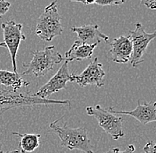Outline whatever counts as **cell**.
I'll use <instances>...</instances> for the list:
<instances>
[{"instance_id": "obj_7", "label": "cell", "mask_w": 156, "mask_h": 153, "mask_svg": "<svg viewBox=\"0 0 156 153\" xmlns=\"http://www.w3.org/2000/svg\"><path fill=\"white\" fill-rule=\"evenodd\" d=\"M4 35V43L9 50L12 65L14 73H17L16 56L21 41L26 40V36L22 33V24L16 23L14 20L3 22L1 24Z\"/></svg>"}, {"instance_id": "obj_10", "label": "cell", "mask_w": 156, "mask_h": 153, "mask_svg": "<svg viewBox=\"0 0 156 153\" xmlns=\"http://www.w3.org/2000/svg\"><path fill=\"white\" fill-rule=\"evenodd\" d=\"M109 113L115 114H125L131 116L138 120L141 124L146 125L156 120V103L154 101L149 103H140V100L137 101V106L132 111H117L114 110L113 107H109Z\"/></svg>"}, {"instance_id": "obj_16", "label": "cell", "mask_w": 156, "mask_h": 153, "mask_svg": "<svg viewBox=\"0 0 156 153\" xmlns=\"http://www.w3.org/2000/svg\"><path fill=\"white\" fill-rule=\"evenodd\" d=\"M124 2H125L124 0H112V1L99 0V1H94V4H96L99 6H108V5H120L123 4Z\"/></svg>"}, {"instance_id": "obj_3", "label": "cell", "mask_w": 156, "mask_h": 153, "mask_svg": "<svg viewBox=\"0 0 156 153\" xmlns=\"http://www.w3.org/2000/svg\"><path fill=\"white\" fill-rule=\"evenodd\" d=\"M55 46H47L44 50H36L33 52V58L29 64H24L23 67L27 70L20 75H34L36 77L45 75L50 71L53 69L55 65L64 60L63 56L55 51Z\"/></svg>"}, {"instance_id": "obj_9", "label": "cell", "mask_w": 156, "mask_h": 153, "mask_svg": "<svg viewBox=\"0 0 156 153\" xmlns=\"http://www.w3.org/2000/svg\"><path fill=\"white\" fill-rule=\"evenodd\" d=\"M105 76L106 74L103 70V65L98 61V57H95L83 73L74 75V82H76L81 87L95 85L97 88H101L105 84Z\"/></svg>"}, {"instance_id": "obj_20", "label": "cell", "mask_w": 156, "mask_h": 153, "mask_svg": "<svg viewBox=\"0 0 156 153\" xmlns=\"http://www.w3.org/2000/svg\"><path fill=\"white\" fill-rule=\"evenodd\" d=\"M141 4L146 5L147 8L152 10L156 9V1L155 0H143L141 1Z\"/></svg>"}, {"instance_id": "obj_12", "label": "cell", "mask_w": 156, "mask_h": 153, "mask_svg": "<svg viewBox=\"0 0 156 153\" xmlns=\"http://www.w3.org/2000/svg\"><path fill=\"white\" fill-rule=\"evenodd\" d=\"M70 30L77 34L78 41L87 45L99 43L101 39L105 42H108L109 40V37L100 31L99 26L96 24H88L83 27H72Z\"/></svg>"}, {"instance_id": "obj_18", "label": "cell", "mask_w": 156, "mask_h": 153, "mask_svg": "<svg viewBox=\"0 0 156 153\" xmlns=\"http://www.w3.org/2000/svg\"><path fill=\"white\" fill-rule=\"evenodd\" d=\"M11 4L7 1L0 0V17L5 15L10 9Z\"/></svg>"}, {"instance_id": "obj_23", "label": "cell", "mask_w": 156, "mask_h": 153, "mask_svg": "<svg viewBox=\"0 0 156 153\" xmlns=\"http://www.w3.org/2000/svg\"><path fill=\"white\" fill-rule=\"evenodd\" d=\"M0 47H5L6 48V46H5V44L4 43H0Z\"/></svg>"}, {"instance_id": "obj_8", "label": "cell", "mask_w": 156, "mask_h": 153, "mask_svg": "<svg viewBox=\"0 0 156 153\" xmlns=\"http://www.w3.org/2000/svg\"><path fill=\"white\" fill-rule=\"evenodd\" d=\"M75 74H71L68 69V62L64 61V64L58 70V72L51 77L44 85L41 87L37 92L33 96L41 99H48V97L53 93L66 88L68 82H74Z\"/></svg>"}, {"instance_id": "obj_2", "label": "cell", "mask_w": 156, "mask_h": 153, "mask_svg": "<svg viewBox=\"0 0 156 153\" xmlns=\"http://www.w3.org/2000/svg\"><path fill=\"white\" fill-rule=\"evenodd\" d=\"M37 105H61L69 106L71 102L69 100L41 99L33 95L19 93L11 88H0V116L5 112L12 108Z\"/></svg>"}, {"instance_id": "obj_4", "label": "cell", "mask_w": 156, "mask_h": 153, "mask_svg": "<svg viewBox=\"0 0 156 153\" xmlns=\"http://www.w3.org/2000/svg\"><path fill=\"white\" fill-rule=\"evenodd\" d=\"M63 32L61 17L59 16L57 2L53 1L45 7L44 12L38 17L36 24L35 33L40 39L51 42L55 37H58Z\"/></svg>"}, {"instance_id": "obj_15", "label": "cell", "mask_w": 156, "mask_h": 153, "mask_svg": "<svg viewBox=\"0 0 156 153\" xmlns=\"http://www.w3.org/2000/svg\"><path fill=\"white\" fill-rule=\"evenodd\" d=\"M12 134L20 137V142L19 143L20 153L32 152L40 146V134H20L18 132H12Z\"/></svg>"}, {"instance_id": "obj_11", "label": "cell", "mask_w": 156, "mask_h": 153, "mask_svg": "<svg viewBox=\"0 0 156 153\" xmlns=\"http://www.w3.org/2000/svg\"><path fill=\"white\" fill-rule=\"evenodd\" d=\"M109 53L112 60L115 63L124 64L130 61L132 55V44L129 38L125 36H121L113 40L110 44Z\"/></svg>"}, {"instance_id": "obj_13", "label": "cell", "mask_w": 156, "mask_h": 153, "mask_svg": "<svg viewBox=\"0 0 156 153\" xmlns=\"http://www.w3.org/2000/svg\"><path fill=\"white\" fill-rule=\"evenodd\" d=\"M98 43H94L92 45H87L84 43H82L80 41L74 42L71 48L64 55V59L67 62L77 60L82 61L83 59H88L92 57L94 49L97 47Z\"/></svg>"}, {"instance_id": "obj_5", "label": "cell", "mask_w": 156, "mask_h": 153, "mask_svg": "<svg viewBox=\"0 0 156 153\" xmlns=\"http://www.w3.org/2000/svg\"><path fill=\"white\" fill-rule=\"evenodd\" d=\"M85 110L87 114L95 118L100 127L113 139L118 140L124 136L122 131L123 119L122 117L107 112L100 105H97L95 107L87 106Z\"/></svg>"}, {"instance_id": "obj_17", "label": "cell", "mask_w": 156, "mask_h": 153, "mask_svg": "<svg viewBox=\"0 0 156 153\" xmlns=\"http://www.w3.org/2000/svg\"><path fill=\"white\" fill-rule=\"evenodd\" d=\"M135 150H136L135 146L133 144H129V145H128V147L123 151H121L119 150V148H112L111 150H109L108 151L105 153H134Z\"/></svg>"}, {"instance_id": "obj_21", "label": "cell", "mask_w": 156, "mask_h": 153, "mask_svg": "<svg viewBox=\"0 0 156 153\" xmlns=\"http://www.w3.org/2000/svg\"><path fill=\"white\" fill-rule=\"evenodd\" d=\"M75 2H77V3H82L83 5H91V4H94V1H81V0H76Z\"/></svg>"}, {"instance_id": "obj_22", "label": "cell", "mask_w": 156, "mask_h": 153, "mask_svg": "<svg viewBox=\"0 0 156 153\" xmlns=\"http://www.w3.org/2000/svg\"><path fill=\"white\" fill-rule=\"evenodd\" d=\"M0 153H5L3 151H0ZM7 153H20L19 151H10V152H7Z\"/></svg>"}, {"instance_id": "obj_6", "label": "cell", "mask_w": 156, "mask_h": 153, "mask_svg": "<svg viewBox=\"0 0 156 153\" xmlns=\"http://www.w3.org/2000/svg\"><path fill=\"white\" fill-rule=\"evenodd\" d=\"M128 37L132 44V55L130 64L133 67H138L144 62L143 56L146 51L149 43L156 37V33H146L144 26L141 23H136L135 29L129 32Z\"/></svg>"}, {"instance_id": "obj_14", "label": "cell", "mask_w": 156, "mask_h": 153, "mask_svg": "<svg viewBox=\"0 0 156 153\" xmlns=\"http://www.w3.org/2000/svg\"><path fill=\"white\" fill-rule=\"evenodd\" d=\"M0 85L11 88L14 91H17L21 87L29 86V82L24 81L18 73L0 70Z\"/></svg>"}, {"instance_id": "obj_19", "label": "cell", "mask_w": 156, "mask_h": 153, "mask_svg": "<svg viewBox=\"0 0 156 153\" xmlns=\"http://www.w3.org/2000/svg\"><path fill=\"white\" fill-rule=\"evenodd\" d=\"M155 151L156 145L154 141H149L143 148L144 153H155Z\"/></svg>"}, {"instance_id": "obj_1", "label": "cell", "mask_w": 156, "mask_h": 153, "mask_svg": "<svg viewBox=\"0 0 156 153\" xmlns=\"http://www.w3.org/2000/svg\"><path fill=\"white\" fill-rule=\"evenodd\" d=\"M57 120L50 124V128L58 134L61 146L70 151L77 150L84 153H94L85 127H72L67 123L59 126Z\"/></svg>"}]
</instances>
